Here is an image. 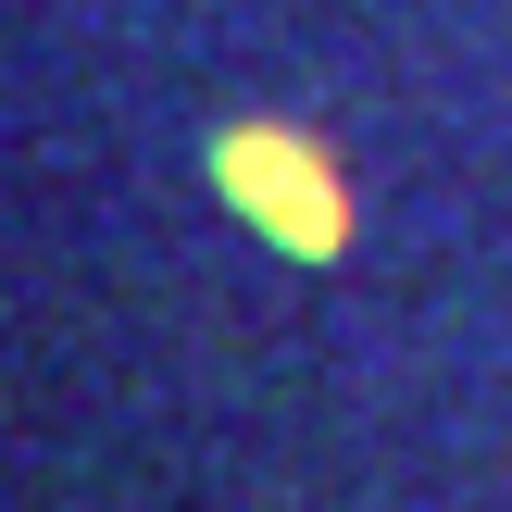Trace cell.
Segmentation results:
<instances>
[{"label": "cell", "instance_id": "6da1fadb", "mask_svg": "<svg viewBox=\"0 0 512 512\" xmlns=\"http://www.w3.org/2000/svg\"><path fill=\"white\" fill-rule=\"evenodd\" d=\"M213 188L238 200L288 263H338V250H350L338 163H325L313 138H288V125H225V138H213Z\"/></svg>", "mask_w": 512, "mask_h": 512}]
</instances>
